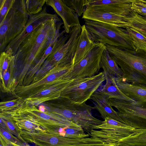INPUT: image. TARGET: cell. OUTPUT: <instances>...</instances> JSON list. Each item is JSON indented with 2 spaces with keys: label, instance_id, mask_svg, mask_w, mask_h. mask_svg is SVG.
I'll list each match as a JSON object with an SVG mask.
<instances>
[{
  "label": "cell",
  "instance_id": "d4e9b609",
  "mask_svg": "<svg viewBox=\"0 0 146 146\" xmlns=\"http://www.w3.org/2000/svg\"><path fill=\"white\" fill-rule=\"evenodd\" d=\"M118 146H146V129H135L129 136L121 140Z\"/></svg>",
  "mask_w": 146,
  "mask_h": 146
},
{
  "label": "cell",
  "instance_id": "6da1fadb",
  "mask_svg": "<svg viewBox=\"0 0 146 146\" xmlns=\"http://www.w3.org/2000/svg\"><path fill=\"white\" fill-rule=\"evenodd\" d=\"M72 68L71 63L56 65L36 81L28 85L17 86L12 94L31 106L56 100L61 97L66 87L75 79L68 76Z\"/></svg>",
  "mask_w": 146,
  "mask_h": 146
},
{
  "label": "cell",
  "instance_id": "d6986e66",
  "mask_svg": "<svg viewBox=\"0 0 146 146\" xmlns=\"http://www.w3.org/2000/svg\"><path fill=\"white\" fill-rule=\"evenodd\" d=\"M90 99L94 102V109L100 112L103 119H104L106 117H109L123 123L117 111H115L112 108L109 102V98L107 96L96 91Z\"/></svg>",
  "mask_w": 146,
  "mask_h": 146
},
{
  "label": "cell",
  "instance_id": "ffe728a7",
  "mask_svg": "<svg viewBox=\"0 0 146 146\" xmlns=\"http://www.w3.org/2000/svg\"><path fill=\"white\" fill-rule=\"evenodd\" d=\"M115 79L118 88L126 96L135 101L146 102V85L129 83L121 78Z\"/></svg>",
  "mask_w": 146,
  "mask_h": 146
},
{
  "label": "cell",
  "instance_id": "7402d4cb",
  "mask_svg": "<svg viewBox=\"0 0 146 146\" xmlns=\"http://www.w3.org/2000/svg\"><path fill=\"white\" fill-rule=\"evenodd\" d=\"M95 44L90 38L85 25H83L82 26L77 46L72 62V66L82 59Z\"/></svg>",
  "mask_w": 146,
  "mask_h": 146
},
{
  "label": "cell",
  "instance_id": "e0dca14e",
  "mask_svg": "<svg viewBox=\"0 0 146 146\" xmlns=\"http://www.w3.org/2000/svg\"><path fill=\"white\" fill-rule=\"evenodd\" d=\"M82 19L108 24L125 29L129 26L128 17L86 8Z\"/></svg>",
  "mask_w": 146,
  "mask_h": 146
},
{
  "label": "cell",
  "instance_id": "d590c367",
  "mask_svg": "<svg viewBox=\"0 0 146 146\" xmlns=\"http://www.w3.org/2000/svg\"><path fill=\"white\" fill-rule=\"evenodd\" d=\"M0 137L5 141L8 142L17 144H19L21 143L20 140L17 137L14 136L13 135L1 125L0 127Z\"/></svg>",
  "mask_w": 146,
  "mask_h": 146
},
{
  "label": "cell",
  "instance_id": "d6a6232c",
  "mask_svg": "<svg viewBox=\"0 0 146 146\" xmlns=\"http://www.w3.org/2000/svg\"><path fill=\"white\" fill-rule=\"evenodd\" d=\"M68 7L74 10L78 17L83 14L87 7V0H63Z\"/></svg>",
  "mask_w": 146,
  "mask_h": 146
},
{
  "label": "cell",
  "instance_id": "484cf974",
  "mask_svg": "<svg viewBox=\"0 0 146 146\" xmlns=\"http://www.w3.org/2000/svg\"><path fill=\"white\" fill-rule=\"evenodd\" d=\"M101 68H104L115 77L122 76L121 70L115 61L111 58L106 48L103 51L100 63Z\"/></svg>",
  "mask_w": 146,
  "mask_h": 146
},
{
  "label": "cell",
  "instance_id": "ba28073f",
  "mask_svg": "<svg viewBox=\"0 0 146 146\" xmlns=\"http://www.w3.org/2000/svg\"><path fill=\"white\" fill-rule=\"evenodd\" d=\"M106 79L103 71L93 76L75 79L66 87L61 97L79 104L86 103Z\"/></svg>",
  "mask_w": 146,
  "mask_h": 146
},
{
  "label": "cell",
  "instance_id": "74e56055",
  "mask_svg": "<svg viewBox=\"0 0 146 146\" xmlns=\"http://www.w3.org/2000/svg\"><path fill=\"white\" fill-rule=\"evenodd\" d=\"M114 144H111L105 143L100 144L94 145L91 146H111Z\"/></svg>",
  "mask_w": 146,
  "mask_h": 146
},
{
  "label": "cell",
  "instance_id": "f35d334b",
  "mask_svg": "<svg viewBox=\"0 0 146 146\" xmlns=\"http://www.w3.org/2000/svg\"><path fill=\"white\" fill-rule=\"evenodd\" d=\"M46 107L42 105L40 106L38 108V109L40 111L44 112L46 110Z\"/></svg>",
  "mask_w": 146,
  "mask_h": 146
},
{
  "label": "cell",
  "instance_id": "b9f144b4",
  "mask_svg": "<svg viewBox=\"0 0 146 146\" xmlns=\"http://www.w3.org/2000/svg\"><path fill=\"white\" fill-rule=\"evenodd\" d=\"M144 18H145L146 19V17H144Z\"/></svg>",
  "mask_w": 146,
  "mask_h": 146
},
{
  "label": "cell",
  "instance_id": "f1b7e54d",
  "mask_svg": "<svg viewBox=\"0 0 146 146\" xmlns=\"http://www.w3.org/2000/svg\"><path fill=\"white\" fill-rule=\"evenodd\" d=\"M129 26L135 29L146 37V19L133 11L128 17Z\"/></svg>",
  "mask_w": 146,
  "mask_h": 146
},
{
  "label": "cell",
  "instance_id": "4316f807",
  "mask_svg": "<svg viewBox=\"0 0 146 146\" xmlns=\"http://www.w3.org/2000/svg\"><path fill=\"white\" fill-rule=\"evenodd\" d=\"M126 30L133 40L135 52H146V37L134 29L127 27Z\"/></svg>",
  "mask_w": 146,
  "mask_h": 146
},
{
  "label": "cell",
  "instance_id": "5b68a950",
  "mask_svg": "<svg viewBox=\"0 0 146 146\" xmlns=\"http://www.w3.org/2000/svg\"><path fill=\"white\" fill-rule=\"evenodd\" d=\"M54 109L51 110L70 121L80 126L90 135L94 127L101 124L103 121L92 116L94 107L86 103L79 104L70 100L60 97L56 100Z\"/></svg>",
  "mask_w": 146,
  "mask_h": 146
},
{
  "label": "cell",
  "instance_id": "83f0119b",
  "mask_svg": "<svg viewBox=\"0 0 146 146\" xmlns=\"http://www.w3.org/2000/svg\"><path fill=\"white\" fill-rule=\"evenodd\" d=\"M0 125H2L9 132L15 135L19 139L24 142L20 135V130L8 114L3 112L0 114Z\"/></svg>",
  "mask_w": 146,
  "mask_h": 146
},
{
  "label": "cell",
  "instance_id": "836d02e7",
  "mask_svg": "<svg viewBox=\"0 0 146 146\" xmlns=\"http://www.w3.org/2000/svg\"><path fill=\"white\" fill-rule=\"evenodd\" d=\"M21 98L9 101L2 102L0 103V112H7L12 111L18 108L24 102Z\"/></svg>",
  "mask_w": 146,
  "mask_h": 146
},
{
  "label": "cell",
  "instance_id": "277c9868",
  "mask_svg": "<svg viewBox=\"0 0 146 146\" xmlns=\"http://www.w3.org/2000/svg\"><path fill=\"white\" fill-rule=\"evenodd\" d=\"M84 21L90 36L94 42L127 50H135L132 38L125 29L93 21Z\"/></svg>",
  "mask_w": 146,
  "mask_h": 146
},
{
  "label": "cell",
  "instance_id": "2e32d148",
  "mask_svg": "<svg viewBox=\"0 0 146 146\" xmlns=\"http://www.w3.org/2000/svg\"><path fill=\"white\" fill-rule=\"evenodd\" d=\"M65 33L64 30L58 33L38 62L27 72L23 81V86L28 85L31 83L35 74L48 57L56 51L66 42L69 38V34H65Z\"/></svg>",
  "mask_w": 146,
  "mask_h": 146
},
{
  "label": "cell",
  "instance_id": "4dcf8cb0",
  "mask_svg": "<svg viewBox=\"0 0 146 146\" xmlns=\"http://www.w3.org/2000/svg\"><path fill=\"white\" fill-rule=\"evenodd\" d=\"M46 0H25L26 9L29 15H35L40 13Z\"/></svg>",
  "mask_w": 146,
  "mask_h": 146
},
{
  "label": "cell",
  "instance_id": "603a6c76",
  "mask_svg": "<svg viewBox=\"0 0 146 146\" xmlns=\"http://www.w3.org/2000/svg\"><path fill=\"white\" fill-rule=\"evenodd\" d=\"M3 112L9 114L11 117L20 130L32 132L42 129L33 122L19 107L10 111Z\"/></svg>",
  "mask_w": 146,
  "mask_h": 146
},
{
  "label": "cell",
  "instance_id": "44dd1931",
  "mask_svg": "<svg viewBox=\"0 0 146 146\" xmlns=\"http://www.w3.org/2000/svg\"><path fill=\"white\" fill-rule=\"evenodd\" d=\"M102 68L105 74L106 82L102 88L98 91L107 96L109 99L135 101L126 96L118 88L115 82V76L105 68Z\"/></svg>",
  "mask_w": 146,
  "mask_h": 146
},
{
  "label": "cell",
  "instance_id": "9c48e42d",
  "mask_svg": "<svg viewBox=\"0 0 146 146\" xmlns=\"http://www.w3.org/2000/svg\"><path fill=\"white\" fill-rule=\"evenodd\" d=\"M19 108L33 122L43 129L58 131L60 128L67 127L80 126L52 110L48 111L46 108L44 111H42L36 106L25 102Z\"/></svg>",
  "mask_w": 146,
  "mask_h": 146
},
{
  "label": "cell",
  "instance_id": "9a60e30c",
  "mask_svg": "<svg viewBox=\"0 0 146 146\" xmlns=\"http://www.w3.org/2000/svg\"><path fill=\"white\" fill-rule=\"evenodd\" d=\"M46 5L52 7L61 18L64 30L69 34L71 29L80 25L78 16L75 11L61 0H46Z\"/></svg>",
  "mask_w": 146,
  "mask_h": 146
},
{
  "label": "cell",
  "instance_id": "8992f818",
  "mask_svg": "<svg viewBox=\"0 0 146 146\" xmlns=\"http://www.w3.org/2000/svg\"><path fill=\"white\" fill-rule=\"evenodd\" d=\"M20 135L25 143L35 146H91L97 145L99 140L92 137L70 138L60 135L58 131L42 129L32 132L20 130Z\"/></svg>",
  "mask_w": 146,
  "mask_h": 146
},
{
  "label": "cell",
  "instance_id": "30bf717a",
  "mask_svg": "<svg viewBox=\"0 0 146 146\" xmlns=\"http://www.w3.org/2000/svg\"><path fill=\"white\" fill-rule=\"evenodd\" d=\"M112 106L118 110L123 123L135 129H146V102L110 98Z\"/></svg>",
  "mask_w": 146,
  "mask_h": 146
},
{
  "label": "cell",
  "instance_id": "f546056e",
  "mask_svg": "<svg viewBox=\"0 0 146 146\" xmlns=\"http://www.w3.org/2000/svg\"><path fill=\"white\" fill-rule=\"evenodd\" d=\"M59 132L60 134L70 138H80L88 137V134H86L81 126L67 127L60 129Z\"/></svg>",
  "mask_w": 146,
  "mask_h": 146
},
{
  "label": "cell",
  "instance_id": "52a82bcc",
  "mask_svg": "<svg viewBox=\"0 0 146 146\" xmlns=\"http://www.w3.org/2000/svg\"><path fill=\"white\" fill-rule=\"evenodd\" d=\"M25 0H15L3 21L0 23V52L21 33L29 19Z\"/></svg>",
  "mask_w": 146,
  "mask_h": 146
},
{
  "label": "cell",
  "instance_id": "7c38bea8",
  "mask_svg": "<svg viewBox=\"0 0 146 146\" xmlns=\"http://www.w3.org/2000/svg\"><path fill=\"white\" fill-rule=\"evenodd\" d=\"M81 28L80 25L72 28L69 33V38L66 42L56 51L51 54L42 65L49 70L57 65L72 63Z\"/></svg>",
  "mask_w": 146,
  "mask_h": 146
},
{
  "label": "cell",
  "instance_id": "8fae6325",
  "mask_svg": "<svg viewBox=\"0 0 146 146\" xmlns=\"http://www.w3.org/2000/svg\"><path fill=\"white\" fill-rule=\"evenodd\" d=\"M104 44L95 43L92 48L79 61L73 66L68 76L73 79L90 77L99 73L100 61L104 50Z\"/></svg>",
  "mask_w": 146,
  "mask_h": 146
},
{
  "label": "cell",
  "instance_id": "3957f363",
  "mask_svg": "<svg viewBox=\"0 0 146 146\" xmlns=\"http://www.w3.org/2000/svg\"><path fill=\"white\" fill-rule=\"evenodd\" d=\"M111 58L120 68L124 81L146 85V55L145 52L127 50L106 45Z\"/></svg>",
  "mask_w": 146,
  "mask_h": 146
},
{
  "label": "cell",
  "instance_id": "5bb4252c",
  "mask_svg": "<svg viewBox=\"0 0 146 146\" xmlns=\"http://www.w3.org/2000/svg\"><path fill=\"white\" fill-rule=\"evenodd\" d=\"M135 1L87 0L86 8L128 17L133 11L131 4Z\"/></svg>",
  "mask_w": 146,
  "mask_h": 146
},
{
  "label": "cell",
  "instance_id": "1f68e13d",
  "mask_svg": "<svg viewBox=\"0 0 146 146\" xmlns=\"http://www.w3.org/2000/svg\"><path fill=\"white\" fill-rule=\"evenodd\" d=\"M131 127L109 117H106L100 125L94 127V129H109L120 128H128Z\"/></svg>",
  "mask_w": 146,
  "mask_h": 146
},
{
  "label": "cell",
  "instance_id": "4fadbf2b",
  "mask_svg": "<svg viewBox=\"0 0 146 146\" xmlns=\"http://www.w3.org/2000/svg\"><path fill=\"white\" fill-rule=\"evenodd\" d=\"M29 15L28 21L22 31L8 44L4 50L8 54L15 56L20 45L36 29L48 20L59 18L56 14L48 13L46 7L43 8L38 14Z\"/></svg>",
  "mask_w": 146,
  "mask_h": 146
},
{
  "label": "cell",
  "instance_id": "e575fe53",
  "mask_svg": "<svg viewBox=\"0 0 146 146\" xmlns=\"http://www.w3.org/2000/svg\"><path fill=\"white\" fill-rule=\"evenodd\" d=\"M15 0H0V23L5 19Z\"/></svg>",
  "mask_w": 146,
  "mask_h": 146
},
{
  "label": "cell",
  "instance_id": "8d00e7d4",
  "mask_svg": "<svg viewBox=\"0 0 146 146\" xmlns=\"http://www.w3.org/2000/svg\"><path fill=\"white\" fill-rule=\"evenodd\" d=\"M0 146H13L11 143L6 142L0 137Z\"/></svg>",
  "mask_w": 146,
  "mask_h": 146
},
{
  "label": "cell",
  "instance_id": "cb8c5ba5",
  "mask_svg": "<svg viewBox=\"0 0 146 146\" xmlns=\"http://www.w3.org/2000/svg\"><path fill=\"white\" fill-rule=\"evenodd\" d=\"M16 68L15 59L10 63L6 72L2 78H0V88L2 92H10L12 94L17 87V79L15 77Z\"/></svg>",
  "mask_w": 146,
  "mask_h": 146
},
{
  "label": "cell",
  "instance_id": "ab89813d",
  "mask_svg": "<svg viewBox=\"0 0 146 146\" xmlns=\"http://www.w3.org/2000/svg\"><path fill=\"white\" fill-rule=\"evenodd\" d=\"M16 144L17 146H28V145H25L21 143L19 144Z\"/></svg>",
  "mask_w": 146,
  "mask_h": 146
},
{
  "label": "cell",
  "instance_id": "60d3db41",
  "mask_svg": "<svg viewBox=\"0 0 146 146\" xmlns=\"http://www.w3.org/2000/svg\"><path fill=\"white\" fill-rule=\"evenodd\" d=\"M111 146H117V145H116L115 144H113V145Z\"/></svg>",
  "mask_w": 146,
  "mask_h": 146
},
{
  "label": "cell",
  "instance_id": "7a4b0ae2",
  "mask_svg": "<svg viewBox=\"0 0 146 146\" xmlns=\"http://www.w3.org/2000/svg\"><path fill=\"white\" fill-rule=\"evenodd\" d=\"M63 24L60 18L48 20L36 29L20 45L15 55L16 69L22 71L17 79L19 84L23 83L27 72L40 60L60 32Z\"/></svg>",
  "mask_w": 146,
  "mask_h": 146
},
{
  "label": "cell",
  "instance_id": "ac0fdd59",
  "mask_svg": "<svg viewBox=\"0 0 146 146\" xmlns=\"http://www.w3.org/2000/svg\"><path fill=\"white\" fill-rule=\"evenodd\" d=\"M135 129L130 127L99 130L93 129L90 135L105 143L116 145L121 140L131 135Z\"/></svg>",
  "mask_w": 146,
  "mask_h": 146
}]
</instances>
